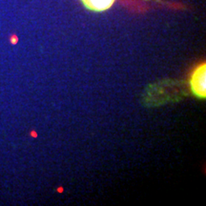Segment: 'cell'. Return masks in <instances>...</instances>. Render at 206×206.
<instances>
[{"label":"cell","instance_id":"cell-1","mask_svg":"<svg viewBox=\"0 0 206 206\" xmlns=\"http://www.w3.org/2000/svg\"><path fill=\"white\" fill-rule=\"evenodd\" d=\"M206 65L199 64L192 72L189 78V86L192 94L198 98L206 97Z\"/></svg>","mask_w":206,"mask_h":206},{"label":"cell","instance_id":"cell-2","mask_svg":"<svg viewBox=\"0 0 206 206\" xmlns=\"http://www.w3.org/2000/svg\"><path fill=\"white\" fill-rule=\"evenodd\" d=\"M88 10L93 12H104L112 7L115 0H81Z\"/></svg>","mask_w":206,"mask_h":206}]
</instances>
